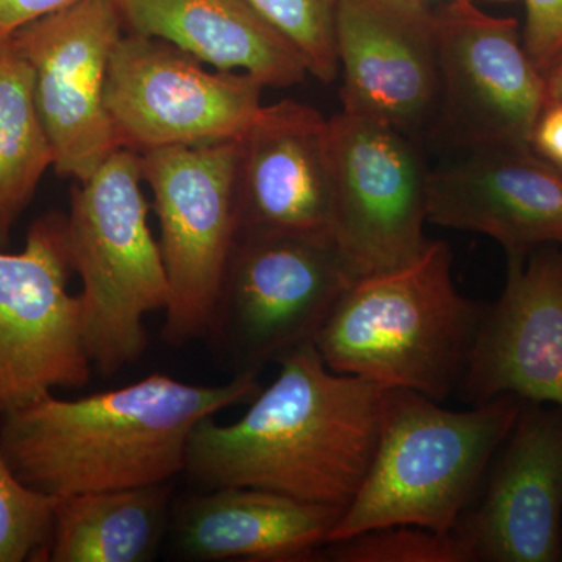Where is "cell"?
<instances>
[{
	"label": "cell",
	"instance_id": "6da1fadb",
	"mask_svg": "<svg viewBox=\"0 0 562 562\" xmlns=\"http://www.w3.org/2000/svg\"><path fill=\"white\" fill-rule=\"evenodd\" d=\"M241 419L195 425L188 476L203 487H260L346 508L371 465L384 387L331 371L314 342L279 362Z\"/></svg>",
	"mask_w": 562,
	"mask_h": 562
},
{
	"label": "cell",
	"instance_id": "7a4b0ae2",
	"mask_svg": "<svg viewBox=\"0 0 562 562\" xmlns=\"http://www.w3.org/2000/svg\"><path fill=\"white\" fill-rule=\"evenodd\" d=\"M260 391L258 372L217 386L154 373L74 401L47 394L0 414V449L22 483L55 498L169 483L195 425Z\"/></svg>",
	"mask_w": 562,
	"mask_h": 562
},
{
	"label": "cell",
	"instance_id": "3957f363",
	"mask_svg": "<svg viewBox=\"0 0 562 562\" xmlns=\"http://www.w3.org/2000/svg\"><path fill=\"white\" fill-rule=\"evenodd\" d=\"M486 310L458 291L449 244L428 241L408 265L351 281L314 346L331 371L443 402L460 390Z\"/></svg>",
	"mask_w": 562,
	"mask_h": 562
},
{
	"label": "cell",
	"instance_id": "277c9868",
	"mask_svg": "<svg viewBox=\"0 0 562 562\" xmlns=\"http://www.w3.org/2000/svg\"><path fill=\"white\" fill-rule=\"evenodd\" d=\"M522 405L502 395L453 412L419 392L384 390L371 465L328 543L390 525L452 532Z\"/></svg>",
	"mask_w": 562,
	"mask_h": 562
},
{
	"label": "cell",
	"instance_id": "5b68a950",
	"mask_svg": "<svg viewBox=\"0 0 562 562\" xmlns=\"http://www.w3.org/2000/svg\"><path fill=\"white\" fill-rule=\"evenodd\" d=\"M143 187L140 154L117 149L70 191L69 258L81 281L85 347L105 376L143 357L144 319L169 301Z\"/></svg>",
	"mask_w": 562,
	"mask_h": 562
},
{
	"label": "cell",
	"instance_id": "8992f818",
	"mask_svg": "<svg viewBox=\"0 0 562 562\" xmlns=\"http://www.w3.org/2000/svg\"><path fill=\"white\" fill-rule=\"evenodd\" d=\"M169 283L162 341L206 338L239 236V140L144 151Z\"/></svg>",
	"mask_w": 562,
	"mask_h": 562
},
{
	"label": "cell",
	"instance_id": "52a82bcc",
	"mask_svg": "<svg viewBox=\"0 0 562 562\" xmlns=\"http://www.w3.org/2000/svg\"><path fill=\"white\" fill-rule=\"evenodd\" d=\"M351 281L331 239L239 235L206 338L238 372L260 373L314 342Z\"/></svg>",
	"mask_w": 562,
	"mask_h": 562
},
{
	"label": "cell",
	"instance_id": "ba28073f",
	"mask_svg": "<svg viewBox=\"0 0 562 562\" xmlns=\"http://www.w3.org/2000/svg\"><path fill=\"white\" fill-rule=\"evenodd\" d=\"M333 241L351 280L408 265L427 246L424 144L382 121L328 117Z\"/></svg>",
	"mask_w": 562,
	"mask_h": 562
},
{
	"label": "cell",
	"instance_id": "9c48e42d",
	"mask_svg": "<svg viewBox=\"0 0 562 562\" xmlns=\"http://www.w3.org/2000/svg\"><path fill=\"white\" fill-rule=\"evenodd\" d=\"M265 85L211 72L172 44L125 32L111 55L105 105L120 149L239 140L260 117Z\"/></svg>",
	"mask_w": 562,
	"mask_h": 562
},
{
	"label": "cell",
	"instance_id": "30bf717a",
	"mask_svg": "<svg viewBox=\"0 0 562 562\" xmlns=\"http://www.w3.org/2000/svg\"><path fill=\"white\" fill-rule=\"evenodd\" d=\"M70 272L66 214L33 222L20 254L0 249V414L90 383L94 368Z\"/></svg>",
	"mask_w": 562,
	"mask_h": 562
},
{
	"label": "cell",
	"instance_id": "8fae6325",
	"mask_svg": "<svg viewBox=\"0 0 562 562\" xmlns=\"http://www.w3.org/2000/svg\"><path fill=\"white\" fill-rule=\"evenodd\" d=\"M435 14L441 101L431 139L449 150L531 144L550 101L519 21L486 13L473 0H449Z\"/></svg>",
	"mask_w": 562,
	"mask_h": 562
},
{
	"label": "cell",
	"instance_id": "7c38bea8",
	"mask_svg": "<svg viewBox=\"0 0 562 562\" xmlns=\"http://www.w3.org/2000/svg\"><path fill=\"white\" fill-rule=\"evenodd\" d=\"M124 33L116 0H80L11 36V46L31 65L58 176L87 180L120 149L105 88Z\"/></svg>",
	"mask_w": 562,
	"mask_h": 562
},
{
	"label": "cell",
	"instance_id": "4fadbf2b",
	"mask_svg": "<svg viewBox=\"0 0 562 562\" xmlns=\"http://www.w3.org/2000/svg\"><path fill=\"white\" fill-rule=\"evenodd\" d=\"M342 110L424 144L441 101L436 14L420 0H336Z\"/></svg>",
	"mask_w": 562,
	"mask_h": 562
},
{
	"label": "cell",
	"instance_id": "5bb4252c",
	"mask_svg": "<svg viewBox=\"0 0 562 562\" xmlns=\"http://www.w3.org/2000/svg\"><path fill=\"white\" fill-rule=\"evenodd\" d=\"M453 532L472 562H562V406L524 402Z\"/></svg>",
	"mask_w": 562,
	"mask_h": 562
},
{
	"label": "cell",
	"instance_id": "9a60e30c",
	"mask_svg": "<svg viewBox=\"0 0 562 562\" xmlns=\"http://www.w3.org/2000/svg\"><path fill=\"white\" fill-rule=\"evenodd\" d=\"M450 151L428 176L430 224L490 236L508 258L562 246V171L531 144Z\"/></svg>",
	"mask_w": 562,
	"mask_h": 562
},
{
	"label": "cell",
	"instance_id": "2e32d148",
	"mask_svg": "<svg viewBox=\"0 0 562 562\" xmlns=\"http://www.w3.org/2000/svg\"><path fill=\"white\" fill-rule=\"evenodd\" d=\"M458 394L472 406L502 395L562 406V246L508 258Z\"/></svg>",
	"mask_w": 562,
	"mask_h": 562
},
{
	"label": "cell",
	"instance_id": "e0dca14e",
	"mask_svg": "<svg viewBox=\"0 0 562 562\" xmlns=\"http://www.w3.org/2000/svg\"><path fill=\"white\" fill-rule=\"evenodd\" d=\"M327 132L328 117L305 103L265 105L239 139V235L333 241Z\"/></svg>",
	"mask_w": 562,
	"mask_h": 562
},
{
	"label": "cell",
	"instance_id": "ac0fdd59",
	"mask_svg": "<svg viewBox=\"0 0 562 562\" xmlns=\"http://www.w3.org/2000/svg\"><path fill=\"white\" fill-rule=\"evenodd\" d=\"M342 512L260 487H214L180 502L171 531L187 561H316Z\"/></svg>",
	"mask_w": 562,
	"mask_h": 562
},
{
	"label": "cell",
	"instance_id": "d6986e66",
	"mask_svg": "<svg viewBox=\"0 0 562 562\" xmlns=\"http://www.w3.org/2000/svg\"><path fill=\"white\" fill-rule=\"evenodd\" d=\"M127 33L172 44L203 65L288 88L308 70L246 0H116Z\"/></svg>",
	"mask_w": 562,
	"mask_h": 562
},
{
	"label": "cell",
	"instance_id": "ffe728a7",
	"mask_svg": "<svg viewBox=\"0 0 562 562\" xmlns=\"http://www.w3.org/2000/svg\"><path fill=\"white\" fill-rule=\"evenodd\" d=\"M171 498V482L58 498L44 562H149Z\"/></svg>",
	"mask_w": 562,
	"mask_h": 562
},
{
	"label": "cell",
	"instance_id": "44dd1931",
	"mask_svg": "<svg viewBox=\"0 0 562 562\" xmlns=\"http://www.w3.org/2000/svg\"><path fill=\"white\" fill-rule=\"evenodd\" d=\"M49 168L54 149L36 105L32 68L9 41L0 47V249L9 246Z\"/></svg>",
	"mask_w": 562,
	"mask_h": 562
},
{
	"label": "cell",
	"instance_id": "7402d4cb",
	"mask_svg": "<svg viewBox=\"0 0 562 562\" xmlns=\"http://www.w3.org/2000/svg\"><path fill=\"white\" fill-rule=\"evenodd\" d=\"M319 560L335 562H472L454 532L390 525L327 543Z\"/></svg>",
	"mask_w": 562,
	"mask_h": 562
},
{
	"label": "cell",
	"instance_id": "603a6c76",
	"mask_svg": "<svg viewBox=\"0 0 562 562\" xmlns=\"http://www.w3.org/2000/svg\"><path fill=\"white\" fill-rule=\"evenodd\" d=\"M301 55L308 74L322 83L338 77L336 0H246Z\"/></svg>",
	"mask_w": 562,
	"mask_h": 562
},
{
	"label": "cell",
	"instance_id": "cb8c5ba5",
	"mask_svg": "<svg viewBox=\"0 0 562 562\" xmlns=\"http://www.w3.org/2000/svg\"><path fill=\"white\" fill-rule=\"evenodd\" d=\"M57 501L22 483L0 449V562H44Z\"/></svg>",
	"mask_w": 562,
	"mask_h": 562
},
{
	"label": "cell",
	"instance_id": "d4e9b609",
	"mask_svg": "<svg viewBox=\"0 0 562 562\" xmlns=\"http://www.w3.org/2000/svg\"><path fill=\"white\" fill-rule=\"evenodd\" d=\"M525 49L546 74L562 54V0H524Z\"/></svg>",
	"mask_w": 562,
	"mask_h": 562
},
{
	"label": "cell",
	"instance_id": "484cf974",
	"mask_svg": "<svg viewBox=\"0 0 562 562\" xmlns=\"http://www.w3.org/2000/svg\"><path fill=\"white\" fill-rule=\"evenodd\" d=\"M80 0H0V47L25 25L43 20Z\"/></svg>",
	"mask_w": 562,
	"mask_h": 562
},
{
	"label": "cell",
	"instance_id": "4316f807",
	"mask_svg": "<svg viewBox=\"0 0 562 562\" xmlns=\"http://www.w3.org/2000/svg\"><path fill=\"white\" fill-rule=\"evenodd\" d=\"M532 149L562 171V103L550 102L531 136Z\"/></svg>",
	"mask_w": 562,
	"mask_h": 562
},
{
	"label": "cell",
	"instance_id": "83f0119b",
	"mask_svg": "<svg viewBox=\"0 0 562 562\" xmlns=\"http://www.w3.org/2000/svg\"><path fill=\"white\" fill-rule=\"evenodd\" d=\"M543 76H546L549 101L562 103V54Z\"/></svg>",
	"mask_w": 562,
	"mask_h": 562
},
{
	"label": "cell",
	"instance_id": "f1b7e54d",
	"mask_svg": "<svg viewBox=\"0 0 562 562\" xmlns=\"http://www.w3.org/2000/svg\"><path fill=\"white\" fill-rule=\"evenodd\" d=\"M424 2V0H420ZM473 2H479V0H473ZM483 2H509V0H483Z\"/></svg>",
	"mask_w": 562,
	"mask_h": 562
}]
</instances>
